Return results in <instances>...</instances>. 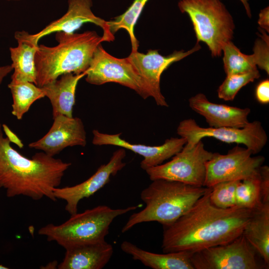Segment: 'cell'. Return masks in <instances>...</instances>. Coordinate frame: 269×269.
Returning <instances> with one entry per match:
<instances>
[{
  "label": "cell",
  "mask_w": 269,
  "mask_h": 269,
  "mask_svg": "<svg viewBox=\"0 0 269 269\" xmlns=\"http://www.w3.org/2000/svg\"><path fill=\"white\" fill-rule=\"evenodd\" d=\"M55 39L57 45H39L35 53V85L39 87L64 74L85 73L95 49L104 41L102 36L95 31L81 33L57 32Z\"/></svg>",
  "instance_id": "cell-3"
},
{
  "label": "cell",
  "mask_w": 269,
  "mask_h": 269,
  "mask_svg": "<svg viewBox=\"0 0 269 269\" xmlns=\"http://www.w3.org/2000/svg\"><path fill=\"white\" fill-rule=\"evenodd\" d=\"M243 3L248 16L251 18L252 17L251 10L250 7L249 3H248L249 0H240Z\"/></svg>",
  "instance_id": "cell-35"
},
{
  "label": "cell",
  "mask_w": 269,
  "mask_h": 269,
  "mask_svg": "<svg viewBox=\"0 0 269 269\" xmlns=\"http://www.w3.org/2000/svg\"><path fill=\"white\" fill-rule=\"evenodd\" d=\"M213 154L205 148L202 140L194 144L186 143L170 161L145 171L151 181L162 179L204 186L206 163Z\"/></svg>",
  "instance_id": "cell-7"
},
{
  "label": "cell",
  "mask_w": 269,
  "mask_h": 269,
  "mask_svg": "<svg viewBox=\"0 0 269 269\" xmlns=\"http://www.w3.org/2000/svg\"><path fill=\"white\" fill-rule=\"evenodd\" d=\"M189 106L194 112L203 116L212 128H243L249 121L251 110L210 102L203 93H198L189 99Z\"/></svg>",
  "instance_id": "cell-17"
},
{
  "label": "cell",
  "mask_w": 269,
  "mask_h": 269,
  "mask_svg": "<svg viewBox=\"0 0 269 269\" xmlns=\"http://www.w3.org/2000/svg\"><path fill=\"white\" fill-rule=\"evenodd\" d=\"M85 75V73L64 74L41 87L51 103L53 118L59 115L73 117L77 85Z\"/></svg>",
  "instance_id": "cell-20"
},
{
  "label": "cell",
  "mask_w": 269,
  "mask_h": 269,
  "mask_svg": "<svg viewBox=\"0 0 269 269\" xmlns=\"http://www.w3.org/2000/svg\"><path fill=\"white\" fill-rule=\"evenodd\" d=\"M243 235L259 253L267 267L269 265V201L254 210Z\"/></svg>",
  "instance_id": "cell-22"
},
{
  "label": "cell",
  "mask_w": 269,
  "mask_h": 269,
  "mask_svg": "<svg viewBox=\"0 0 269 269\" xmlns=\"http://www.w3.org/2000/svg\"><path fill=\"white\" fill-rule=\"evenodd\" d=\"M177 133L186 143L194 144L206 137H211L227 143L244 144L253 154L260 152L268 141L267 134L258 121L249 122L243 128H207L199 126L193 119L181 121Z\"/></svg>",
  "instance_id": "cell-8"
},
{
  "label": "cell",
  "mask_w": 269,
  "mask_h": 269,
  "mask_svg": "<svg viewBox=\"0 0 269 269\" xmlns=\"http://www.w3.org/2000/svg\"><path fill=\"white\" fill-rule=\"evenodd\" d=\"M8 88L12 98L11 114L18 120L36 101L45 97L41 87L29 82L11 80Z\"/></svg>",
  "instance_id": "cell-23"
},
{
  "label": "cell",
  "mask_w": 269,
  "mask_h": 269,
  "mask_svg": "<svg viewBox=\"0 0 269 269\" xmlns=\"http://www.w3.org/2000/svg\"><path fill=\"white\" fill-rule=\"evenodd\" d=\"M260 77L258 69L245 73L227 75L218 89V97L224 101H232L242 87Z\"/></svg>",
  "instance_id": "cell-27"
},
{
  "label": "cell",
  "mask_w": 269,
  "mask_h": 269,
  "mask_svg": "<svg viewBox=\"0 0 269 269\" xmlns=\"http://www.w3.org/2000/svg\"><path fill=\"white\" fill-rule=\"evenodd\" d=\"M67 12L60 18L55 20L38 32L33 34L39 41L43 36L53 32H63L73 33L86 22L93 23L103 30L104 41L111 42L115 39L106 21L96 16L91 10L92 0H68Z\"/></svg>",
  "instance_id": "cell-16"
},
{
  "label": "cell",
  "mask_w": 269,
  "mask_h": 269,
  "mask_svg": "<svg viewBox=\"0 0 269 269\" xmlns=\"http://www.w3.org/2000/svg\"><path fill=\"white\" fill-rule=\"evenodd\" d=\"M53 119V122L49 131L39 139L29 143V148L54 156L67 147L86 146V132L81 119L63 115H57Z\"/></svg>",
  "instance_id": "cell-14"
},
{
  "label": "cell",
  "mask_w": 269,
  "mask_h": 269,
  "mask_svg": "<svg viewBox=\"0 0 269 269\" xmlns=\"http://www.w3.org/2000/svg\"><path fill=\"white\" fill-rule=\"evenodd\" d=\"M65 249L59 269H101L113 254L111 244L105 240L69 247Z\"/></svg>",
  "instance_id": "cell-18"
},
{
  "label": "cell",
  "mask_w": 269,
  "mask_h": 269,
  "mask_svg": "<svg viewBox=\"0 0 269 269\" xmlns=\"http://www.w3.org/2000/svg\"><path fill=\"white\" fill-rule=\"evenodd\" d=\"M123 252L153 269H194L191 262L193 253L188 251L157 254L144 250L129 241L121 244Z\"/></svg>",
  "instance_id": "cell-21"
},
{
  "label": "cell",
  "mask_w": 269,
  "mask_h": 269,
  "mask_svg": "<svg viewBox=\"0 0 269 269\" xmlns=\"http://www.w3.org/2000/svg\"><path fill=\"white\" fill-rule=\"evenodd\" d=\"M92 133V143L94 145L118 146L142 156L143 159L140 162V167L144 170L163 163L180 151L186 143L183 137H170L161 145L149 146L128 142L121 137V133L108 134L97 130H94Z\"/></svg>",
  "instance_id": "cell-15"
},
{
  "label": "cell",
  "mask_w": 269,
  "mask_h": 269,
  "mask_svg": "<svg viewBox=\"0 0 269 269\" xmlns=\"http://www.w3.org/2000/svg\"><path fill=\"white\" fill-rule=\"evenodd\" d=\"M138 205L113 209L99 205L70 216L58 225L48 224L38 233L66 249L69 247L105 240L111 224L117 217L136 210Z\"/></svg>",
  "instance_id": "cell-5"
},
{
  "label": "cell",
  "mask_w": 269,
  "mask_h": 269,
  "mask_svg": "<svg viewBox=\"0 0 269 269\" xmlns=\"http://www.w3.org/2000/svg\"><path fill=\"white\" fill-rule=\"evenodd\" d=\"M2 127L4 134L9 140L10 142L15 143L20 148L23 147V144L21 141L19 139L16 135L10 130L6 125L2 124Z\"/></svg>",
  "instance_id": "cell-33"
},
{
  "label": "cell",
  "mask_w": 269,
  "mask_h": 269,
  "mask_svg": "<svg viewBox=\"0 0 269 269\" xmlns=\"http://www.w3.org/2000/svg\"><path fill=\"white\" fill-rule=\"evenodd\" d=\"M252 155L248 148L238 146L225 154L213 153L206 163L204 186L211 187L223 181H241L257 174L265 158Z\"/></svg>",
  "instance_id": "cell-10"
},
{
  "label": "cell",
  "mask_w": 269,
  "mask_h": 269,
  "mask_svg": "<svg viewBox=\"0 0 269 269\" xmlns=\"http://www.w3.org/2000/svg\"><path fill=\"white\" fill-rule=\"evenodd\" d=\"M262 202L269 201V167L262 165L260 168Z\"/></svg>",
  "instance_id": "cell-30"
},
{
  "label": "cell",
  "mask_w": 269,
  "mask_h": 269,
  "mask_svg": "<svg viewBox=\"0 0 269 269\" xmlns=\"http://www.w3.org/2000/svg\"><path fill=\"white\" fill-rule=\"evenodd\" d=\"M235 199L236 206L241 208L255 209L262 204L260 171L257 174L239 182Z\"/></svg>",
  "instance_id": "cell-26"
},
{
  "label": "cell",
  "mask_w": 269,
  "mask_h": 269,
  "mask_svg": "<svg viewBox=\"0 0 269 269\" xmlns=\"http://www.w3.org/2000/svg\"><path fill=\"white\" fill-rule=\"evenodd\" d=\"M255 96L257 101L263 104L269 103V80L261 81L257 86Z\"/></svg>",
  "instance_id": "cell-31"
},
{
  "label": "cell",
  "mask_w": 269,
  "mask_h": 269,
  "mask_svg": "<svg viewBox=\"0 0 269 269\" xmlns=\"http://www.w3.org/2000/svg\"><path fill=\"white\" fill-rule=\"evenodd\" d=\"M256 251L242 234L224 245L193 253L194 269H260Z\"/></svg>",
  "instance_id": "cell-9"
},
{
  "label": "cell",
  "mask_w": 269,
  "mask_h": 269,
  "mask_svg": "<svg viewBox=\"0 0 269 269\" xmlns=\"http://www.w3.org/2000/svg\"><path fill=\"white\" fill-rule=\"evenodd\" d=\"M71 165L43 151L27 158L10 145L0 123V189L8 197L24 196L34 200L55 201L53 189Z\"/></svg>",
  "instance_id": "cell-2"
},
{
  "label": "cell",
  "mask_w": 269,
  "mask_h": 269,
  "mask_svg": "<svg viewBox=\"0 0 269 269\" xmlns=\"http://www.w3.org/2000/svg\"><path fill=\"white\" fill-rule=\"evenodd\" d=\"M258 23L261 28L266 32L269 31V6L262 9L259 13Z\"/></svg>",
  "instance_id": "cell-32"
},
{
  "label": "cell",
  "mask_w": 269,
  "mask_h": 269,
  "mask_svg": "<svg viewBox=\"0 0 269 269\" xmlns=\"http://www.w3.org/2000/svg\"><path fill=\"white\" fill-rule=\"evenodd\" d=\"M178 6L192 23L197 42H203L214 57L220 56L224 44L232 41L235 25L221 0H180Z\"/></svg>",
  "instance_id": "cell-6"
},
{
  "label": "cell",
  "mask_w": 269,
  "mask_h": 269,
  "mask_svg": "<svg viewBox=\"0 0 269 269\" xmlns=\"http://www.w3.org/2000/svg\"><path fill=\"white\" fill-rule=\"evenodd\" d=\"M7 269L8 268H7L6 267L0 264V269Z\"/></svg>",
  "instance_id": "cell-36"
},
{
  "label": "cell",
  "mask_w": 269,
  "mask_h": 269,
  "mask_svg": "<svg viewBox=\"0 0 269 269\" xmlns=\"http://www.w3.org/2000/svg\"><path fill=\"white\" fill-rule=\"evenodd\" d=\"M14 36L17 46L9 48L11 65L13 71L11 80L26 81L36 84L35 56L39 41L33 34L24 30L16 31Z\"/></svg>",
  "instance_id": "cell-19"
},
{
  "label": "cell",
  "mask_w": 269,
  "mask_h": 269,
  "mask_svg": "<svg viewBox=\"0 0 269 269\" xmlns=\"http://www.w3.org/2000/svg\"><path fill=\"white\" fill-rule=\"evenodd\" d=\"M85 73V80L90 84L116 83L134 90L143 99L147 98L141 78L128 58L114 57L101 44L95 49Z\"/></svg>",
  "instance_id": "cell-11"
},
{
  "label": "cell",
  "mask_w": 269,
  "mask_h": 269,
  "mask_svg": "<svg viewBox=\"0 0 269 269\" xmlns=\"http://www.w3.org/2000/svg\"><path fill=\"white\" fill-rule=\"evenodd\" d=\"M209 188L162 179L152 180L140 193L145 206L130 216L122 232L144 222L155 221L163 226L172 224L187 212Z\"/></svg>",
  "instance_id": "cell-4"
},
{
  "label": "cell",
  "mask_w": 269,
  "mask_h": 269,
  "mask_svg": "<svg viewBox=\"0 0 269 269\" xmlns=\"http://www.w3.org/2000/svg\"><path fill=\"white\" fill-rule=\"evenodd\" d=\"M211 188L184 215L163 226V253L201 250L228 243L243 234L254 209H221L209 198Z\"/></svg>",
  "instance_id": "cell-1"
},
{
  "label": "cell",
  "mask_w": 269,
  "mask_h": 269,
  "mask_svg": "<svg viewBox=\"0 0 269 269\" xmlns=\"http://www.w3.org/2000/svg\"><path fill=\"white\" fill-rule=\"evenodd\" d=\"M126 155L125 148L116 150L108 163L101 165L96 171L85 181L72 186L56 187L53 194L57 199L65 201V210L70 215L78 212V206L83 199L94 195L110 181L126 165L123 159Z\"/></svg>",
  "instance_id": "cell-13"
},
{
  "label": "cell",
  "mask_w": 269,
  "mask_h": 269,
  "mask_svg": "<svg viewBox=\"0 0 269 269\" xmlns=\"http://www.w3.org/2000/svg\"><path fill=\"white\" fill-rule=\"evenodd\" d=\"M148 0H134L132 5L122 14L107 21L111 32L114 34L120 29L128 33L132 45V51H137L139 42L134 33V27L142 9Z\"/></svg>",
  "instance_id": "cell-24"
},
{
  "label": "cell",
  "mask_w": 269,
  "mask_h": 269,
  "mask_svg": "<svg viewBox=\"0 0 269 269\" xmlns=\"http://www.w3.org/2000/svg\"><path fill=\"white\" fill-rule=\"evenodd\" d=\"M222 52L224 69L227 75L242 74L257 69L253 55L243 53L232 41L224 44Z\"/></svg>",
  "instance_id": "cell-25"
},
{
  "label": "cell",
  "mask_w": 269,
  "mask_h": 269,
  "mask_svg": "<svg viewBox=\"0 0 269 269\" xmlns=\"http://www.w3.org/2000/svg\"><path fill=\"white\" fill-rule=\"evenodd\" d=\"M240 180L223 181L212 187L210 193V200L215 206L228 209L236 206L235 192Z\"/></svg>",
  "instance_id": "cell-28"
},
{
  "label": "cell",
  "mask_w": 269,
  "mask_h": 269,
  "mask_svg": "<svg viewBox=\"0 0 269 269\" xmlns=\"http://www.w3.org/2000/svg\"><path fill=\"white\" fill-rule=\"evenodd\" d=\"M261 38L257 39L253 48V56L257 66L269 74V38L267 32L259 28Z\"/></svg>",
  "instance_id": "cell-29"
},
{
  "label": "cell",
  "mask_w": 269,
  "mask_h": 269,
  "mask_svg": "<svg viewBox=\"0 0 269 269\" xmlns=\"http://www.w3.org/2000/svg\"><path fill=\"white\" fill-rule=\"evenodd\" d=\"M200 48V45L196 42L195 46L187 51L175 50L167 56L161 55L157 50L150 49L146 54L138 51H132L127 58L141 78L147 98L151 97L158 106L168 107V105L160 90L161 74L172 63Z\"/></svg>",
  "instance_id": "cell-12"
},
{
  "label": "cell",
  "mask_w": 269,
  "mask_h": 269,
  "mask_svg": "<svg viewBox=\"0 0 269 269\" xmlns=\"http://www.w3.org/2000/svg\"><path fill=\"white\" fill-rule=\"evenodd\" d=\"M7 0V1H19V0Z\"/></svg>",
  "instance_id": "cell-37"
},
{
  "label": "cell",
  "mask_w": 269,
  "mask_h": 269,
  "mask_svg": "<svg viewBox=\"0 0 269 269\" xmlns=\"http://www.w3.org/2000/svg\"><path fill=\"white\" fill-rule=\"evenodd\" d=\"M12 71H13V68L11 65L0 66V85L4 78Z\"/></svg>",
  "instance_id": "cell-34"
}]
</instances>
